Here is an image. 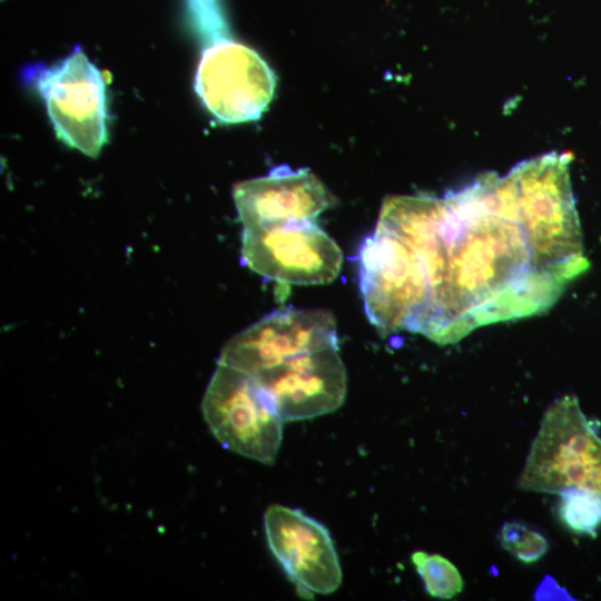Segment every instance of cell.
<instances>
[{"label":"cell","mask_w":601,"mask_h":601,"mask_svg":"<svg viewBox=\"0 0 601 601\" xmlns=\"http://www.w3.org/2000/svg\"><path fill=\"white\" fill-rule=\"evenodd\" d=\"M411 562L421 577L426 593L436 599L450 600L464 589V581L455 564L439 553L414 551Z\"/></svg>","instance_id":"12"},{"label":"cell","mask_w":601,"mask_h":601,"mask_svg":"<svg viewBox=\"0 0 601 601\" xmlns=\"http://www.w3.org/2000/svg\"><path fill=\"white\" fill-rule=\"evenodd\" d=\"M329 346H338V339L335 318L328 311L289 307L268 314L231 337L218 363L257 375Z\"/></svg>","instance_id":"7"},{"label":"cell","mask_w":601,"mask_h":601,"mask_svg":"<svg viewBox=\"0 0 601 601\" xmlns=\"http://www.w3.org/2000/svg\"><path fill=\"white\" fill-rule=\"evenodd\" d=\"M201 49L194 86L204 107L223 124L259 119L276 87L267 62L231 37Z\"/></svg>","instance_id":"5"},{"label":"cell","mask_w":601,"mask_h":601,"mask_svg":"<svg viewBox=\"0 0 601 601\" xmlns=\"http://www.w3.org/2000/svg\"><path fill=\"white\" fill-rule=\"evenodd\" d=\"M253 376L272 395L284 422L334 412L346 396L347 374L338 346L298 355Z\"/></svg>","instance_id":"9"},{"label":"cell","mask_w":601,"mask_h":601,"mask_svg":"<svg viewBox=\"0 0 601 601\" xmlns=\"http://www.w3.org/2000/svg\"><path fill=\"white\" fill-rule=\"evenodd\" d=\"M201 412L225 449L264 464L275 462L284 420L255 376L217 363L203 396Z\"/></svg>","instance_id":"3"},{"label":"cell","mask_w":601,"mask_h":601,"mask_svg":"<svg viewBox=\"0 0 601 601\" xmlns=\"http://www.w3.org/2000/svg\"><path fill=\"white\" fill-rule=\"evenodd\" d=\"M240 254L253 272L296 285L328 284L343 264L341 248L314 220L243 229Z\"/></svg>","instance_id":"6"},{"label":"cell","mask_w":601,"mask_h":601,"mask_svg":"<svg viewBox=\"0 0 601 601\" xmlns=\"http://www.w3.org/2000/svg\"><path fill=\"white\" fill-rule=\"evenodd\" d=\"M233 197L243 229L315 220L334 205V197L309 169L287 166L238 183Z\"/></svg>","instance_id":"10"},{"label":"cell","mask_w":601,"mask_h":601,"mask_svg":"<svg viewBox=\"0 0 601 601\" xmlns=\"http://www.w3.org/2000/svg\"><path fill=\"white\" fill-rule=\"evenodd\" d=\"M499 542L504 551L524 564L539 562L550 550L549 539L521 520L504 522L499 531Z\"/></svg>","instance_id":"13"},{"label":"cell","mask_w":601,"mask_h":601,"mask_svg":"<svg viewBox=\"0 0 601 601\" xmlns=\"http://www.w3.org/2000/svg\"><path fill=\"white\" fill-rule=\"evenodd\" d=\"M188 11H200L220 6V0H186Z\"/></svg>","instance_id":"15"},{"label":"cell","mask_w":601,"mask_h":601,"mask_svg":"<svg viewBox=\"0 0 601 601\" xmlns=\"http://www.w3.org/2000/svg\"><path fill=\"white\" fill-rule=\"evenodd\" d=\"M562 597H565L566 599H571L569 598L570 595L568 594V592L563 589H561L556 583L555 581L552 579V578H549V577H545V580L541 583V585L539 587L536 593H535V599L539 600V599H564Z\"/></svg>","instance_id":"14"},{"label":"cell","mask_w":601,"mask_h":601,"mask_svg":"<svg viewBox=\"0 0 601 601\" xmlns=\"http://www.w3.org/2000/svg\"><path fill=\"white\" fill-rule=\"evenodd\" d=\"M569 164L549 152L443 197L383 201L377 226L398 240L420 293L412 333L454 344L554 305L589 266Z\"/></svg>","instance_id":"1"},{"label":"cell","mask_w":601,"mask_h":601,"mask_svg":"<svg viewBox=\"0 0 601 601\" xmlns=\"http://www.w3.org/2000/svg\"><path fill=\"white\" fill-rule=\"evenodd\" d=\"M24 77L43 99L58 139L97 157L108 141L106 85L83 50L77 46L58 63L33 65Z\"/></svg>","instance_id":"4"},{"label":"cell","mask_w":601,"mask_h":601,"mask_svg":"<svg viewBox=\"0 0 601 601\" xmlns=\"http://www.w3.org/2000/svg\"><path fill=\"white\" fill-rule=\"evenodd\" d=\"M267 544L299 597L335 592L343 579L327 528L299 509L280 504L264 514Z\"/></svg>","instance_id":"8"},{"label":"cell","mask_w":601,"mask_h":601,"mask_svg":"<svg viewBox=\"0 0 601 601\" xmlns=\"http://www.w3.org/2000/svg\"><path fill=\"white\" fill-rule=\"evenodd\" d=\"M516 486L552 494L578 489L601 496V437L574 395H563L544 412Z\"/></svg>","instance_id":"2"},{"label":"cell","mask_w":601,"mask_h":601,"mask_svg":"<svg viewBox=\"0 0 601 601\" xmlns=\"http://www.w3.org/2000/svg\"><path fill=\"white\" fill-rule=\"evenodd\" d=\"M558 495L560 522L573 534L595 536L601 529V496L578 489L564 490Z\"/></svg>","instance_id":"11"}]
</instances>
